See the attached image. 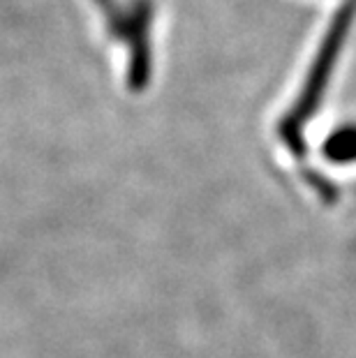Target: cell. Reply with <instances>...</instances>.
Returning <instances> with one entry per match:
<instances>
[]
</instances>
